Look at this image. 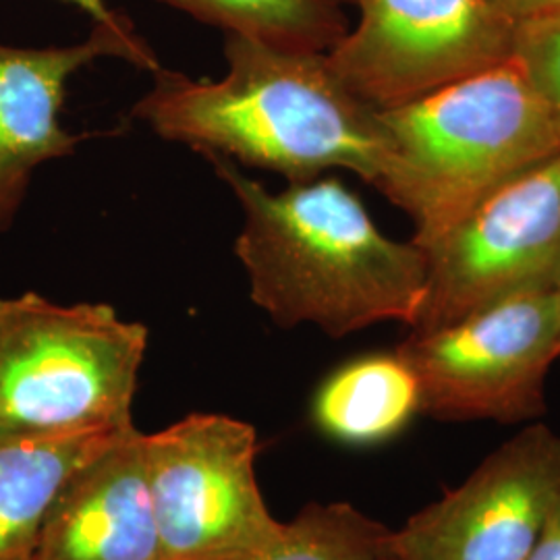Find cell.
I'll list each match as a JSON object with an SVG mask.
<instances>
[{
  "label": "cell",
  "instance_id": "cell-1",
  "mask_svg": "<svg viewBox=\"0 0 560 560\" xmlns=\"http://www.w3.org/2000/svg\"><path fill=\"white\" fill-rule=\"evenodd\" d=\"M224 57L229 71L219 81L161 67L133 115L164 140L277 171L289 183L340 168L384 194L395 159L382 113L335 75L326 52L226 34Z\"/></svg>",
  "mask_w": 560,
  "mask_h": 560
},
{
  "label": "cell",
  "instance_id": "cell-2",
  "mask_svg": "<svg viewBox=\"0 0 560 560\" xmlns=\"http://www.w3.org/2000/svg\"><path fill=\"white\" fill-rule=\"evenodd\" d=\"M243 208L235 252L252 300L280 328L312 324L347 337L382 322L413 328L428 293L416 241L386 237L339 179L316 177L270 191L221 154H203Z\"/></svg>",
  "mask_w": 560,
  "mask_h": 560
},
{
  "label": "cell",
  "instance_id": "cell-3",
  "mask_svg": "<svg viewBox=\"0 0 560 560\" xmlns=\"http://www.w3.org/2000/svg\"><path fill=\"white\" fill-rule=\"evenodd\" d=\"M381 113L395 159L382 196L413 221L421 249L560 150L555 122L513 57Z\"/></svg>",
  "mask_w": 560,
  "mask_h": 560
},
{
  "label": "cell",
  "instance_id": "cell-4",
  "mask_svg": "<svg viewBox=\"0 0 560 560\" xmlns=\"http://www.w3.org/2000/svg\"><path fill=\"white\" fill-rule=\"evenodd\" d=\"M148 328L106 303L0 298V430L117 432L133 425Z\"/></svg>",
  "mask_w": 560,
  "mask_h": 560
},
{
  "label": "cell",
  "instance_id": "cell-5",
  "mask_svg": "<svg viewBox=\"0 0 560 560\" xmlns=\"http://www.w3.org/2000/svg\"><path fill=\"white\" fill-rule=\"evenodd\" d=\"M418 378L421 416L525 425L546 413V381L560 361L555 289L488 303L434 328H413L395 349Z\"/></svg>",
  "mask_w": 560,
  "mask_h": 560
},
{
  "label": "cell",
  "instance_id": "cell-6",
  "mask_svg": "<svg viewBox=\"0 0 560 560\" xmlns=\"http://www.w3.org/2000/svg\"><path fill=\"white\" fill-rule=\"evenodd\" d=\"M162 560H245L282 534L261 497L252 423L191 413L143 436Z\"/></svg>",
  "mask_w": 560,
  "mask_h": 560
},
{
  "label": "cell",
  "instance_id": "cell-7",
  "mask_svg": "<svg viewBox=\"0 0 560 560\" xmlns=\"http://www.w3.org/2000/svg\"><path fill=\"white\" fill-rule=\"evenodd\" d=\"M326 60L378 110L416 101L513 57L517 23L492 0H360Z\"/></svg>",
  "mask_w": 560,
  "mask_h": 560
},
{
  "label": "cell",
  "instance_id": "cell-8",
  "mask_svg": "<svg viewBox=\"0 0 560 560\" xmlns=\"http://www.w3.org/2000/svg\"><path fill=\"white\" fill-rule=\"evenodd\" d=\"M425 252L428 293L413 328H434L560 275V150L481 198ZM411 328V330H413Z\"/></svg>",
  "mask_w": 560,
  "mask_h": 560
},
{
  "label": "cell",
  "instance_id": "cell-9",
  "mask_svg": "<svg viewBox=\"0 0 560 560\" xmlns=\"http://www.w3.org/2000/svg\"><path fill=\"white\" fill-rule=\"evenodd\" d=\"M559 490V432L525 423L459 486L388 529L382 560H527Z\"/></svg>",
  "mask_w": 560,
  "mask_h": 560
},
{
  "label": "cell",
  "instance_id": "cell-10",
  "mask_svg": "<svg viewBox=\"0 0 560 560\" xmlns=\"http://www.w3.org/2000/svg\"><path fill=\"white\" fill-rule=\"evenodd\" d=\"M127 60L150 73L161 69L154 50L125 23H94L80 44L20 48L0 42V235L11 229L44 162L75 154L90 136L62 127L67 83L96 59Z\"/></svg>",
  "mask_w": 560,
  "mask_h": 560
},
{
  "label": "cell",
  "instance_id": "cell-11",
  "mask_svg": "<svg viewBox=\"0 0 560 560\" xmlns=\"http://www.w3.org/2000/svg\"><path fill=\"white\" fill-rule=\"evenodd\" d=\"M143 436L131 425L67 480L42 525L36 560H162Z\"/></svg>",
  "mask_w": 560,
  "mask_h": 560
},
{
  "label": "cell",
  "instance_id": "cell-12",
  "mask_svg": "<svg viewBox=\"0 0 560 560\" xmlns=\"http://www.w3.org/2000/svg\"><path fill=\"white\" fill-rule=\"evenodd\" d=\"M125 430L67 434L0 430V560H36L42 525L62 486Z\"/></svg>",
  "mask_w": 560,
  "mask_h": 560
},
{
  "label": "cell",
  "instance_id": "cell-13",
  "mask_svg": "<svg viewBox=\"0 0 560 560\" xmlns=\"http://www.w3.org/2000/svg\"><path fill=\"white\" fill-rule=\"evenodd\" d=\"M418 416L420 384L397 351L347 361L322 382L312 402L316 428L347 446L393 441Z\"/></svg>",
  "mask_w": 560,
  "mask_h": 560
},
{
  "label": "cell",
  "instance_id": "cell-14",
  "mask_svg": "<svg viewBox=\"0 0 560 560\" xmlns=\"http://www.w3.org/2000/svg\"><path fill=\"white\" fill-rule=\"evenodd\" d=\"M224 34L284 50L328 52L347 34L339 0H161Z\"/></svg>",
  "mask_w": 560,
  "mask_h": 560
},
{
  "label": "cell",
  "instance_id": "cell-15",
  "mask_svg": "<svg viewBox=\"0 0 560 560\" xmlns=\"http://www.w3.org/2000/svg\"><path fill=\"white\" fill-rule=\"evenodd\" d=\"M388 529L349 502H312L282 523L277 544L245 560H382Z\"/></svg>",
  "mask_w": 560,
  "mask_h": 560
},
{
  "label": "cell",
  "instance_id": "cell-16",
  "mask_svg": "<svg viewBox=\"0 0 560 560\" xmlns=\"http://www.w3.org/2000/svg\"><path fill=\"white\" fill-rule=\"evenodd\" d=\"M513 59L544 102L560 138V11L517 23Z\"/></svg>",
  "mask_w": 560,
  "mask_h": 560
},
{
  "label": "cell",
  "instance_id": "cell-17",
  "mask_svg": "<svg viewBox=\"0 0 560 560\" xmlns=\"http://www.w3.org/2000/svg\"><path fill=\"white\" fill-rule=\"evenodd\" d=\"M527 560H560V490L546 513L538 540Z\"/></svg>",
  "mask_w": 560,
  "mask_h": 560
},
{
  "label": "cell",
  "instance_id": "cell-18",
  "mask_svg": "<svg viewBox=\"0 0 560 560\" xmlns=\"http://www.w3.org/2000/svg\"><path fill=\"white\" fill-rule=\"evenodd\" d=\"M515 23L560 11V0H492Z\"/></svg>",
  "mask_w": 560,
  "mask_h": 560
},
{
  "label": "cell",
  "instance_id": "cell-19",
  "mask_svg": "<svg viewBox=\"0 0 560 560\" xmlns=\"http://www.w3.org/2000/svg\"><path fill=\"white\" fill-rule=\"evenodd\" d=\"M81 9L94 23H125L127 15L115 11L108 0H62Z\"/></svg>",
  "mask_w": 560,
  "mask_h": 560
},
{
  "label": "cell",
  "instance_id": "cell-20",
  "mask_svg": "<svg viewBox=\"0 0 560 560\" xmlns=\"http://www.w3.org/2000/svg\"><path fill=\"white\" fill-rule=\"evenodd\" d=\"M555 298H557V307H559V318H560V275H559V279H557V284H555Z\"/></svg>",
  "mask_w": 560,
  "mask_h": 560
},
{
  "label": "cell",
  "instance_id": "cell-21",
  "mask_svg": "<svg viewBox=\"0 0 560 560\" xmlns=\"http://www.w3.org/2000/svg\"><path fill=\"white\" fill-rule=\"evenodd\" d=\"M340 4H358L360 0H339Z\"/></svg>",
  "mask_w": 560,
  "mask_h": 560
}]
</instances>
